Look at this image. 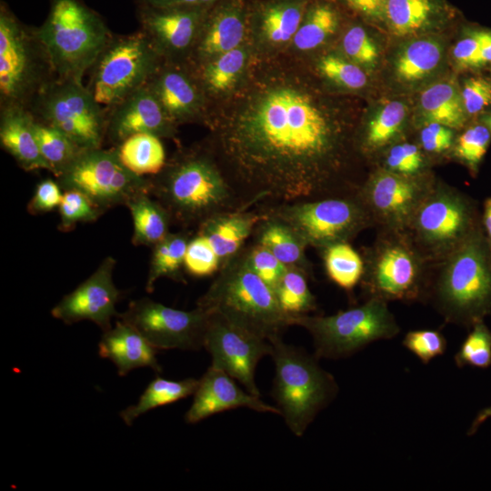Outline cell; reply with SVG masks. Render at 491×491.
<instances>
[{
	"label": "cell",
	"mask_w": 491,
	"mask_h": 491,
	"mask_svg": "<svg viewBox=\"0 0 491 491\" xmlns=\"http://www.w3.org/2000/svg\"><path fill=\"white\" fill-rule=\"evenodd\" d=\"M284 55V54H283ZM253 55L239 88L210 108L204 146L239 210L356 193L346 175L348 137L297 65Z\"/></svg>",
	"instance_id": "1"
},
{
	"label": "cell",
	"mask_w": 491,
	"mask_h": 491,
	"mask_svg": "<svg viewBox=\"0 0 491 491\" xmlns=\"http://www.w3.org/2000/svg\"><path fill=\"white\" fill-rule=\"evenodd\" d=\"M149 180V194L182 229H197L215 214L239 210L230 185L204 145L178 150Z\"/></svg>",
	"instance_id": "2"
},
{
	"label": "cell",
	"mask_w": 491,
	"mask_h": 491,
	"mask_svg": "<svg viewBox=\"0 0 491 491\" xmlns=\"http://www.w3.org/2000/svg\"><path fill=\"white\" fill-rule=\"evenodd\" d=\"M437 264L426 299L446 322L469 329L491 315V245L482 225Z\"/></svg>",
	"instance_id": "3"
},
{
	"label": "cell",
	"mask_w": 491,
	"mask_h": 491,
	"mask_svg": "<svg viewBox=\"0 0 491 491\" xmlns=\"http://www.w3.org/2000/svg\"><path fill=\"white\" fill-rule=\"evenodd\" d=\"M196 306L268 341L293 326V317L281 308L274 290L250 266L244 247L220 268Z\"/></svg>",
	"instance_id": "4"
},
{
	"label": "cell",
	"mask_w": 491,
	"mask_h": 491,
	"mask_svg": "<svg viewBox=\"0 0 491 491\" xmlns=\"http://www.w3.org/2000/svg\"><path fill=\"white\" fill-rule=\"evenodd\" d=\"M269 342L275 363L271 396L290 431L302 436L318 413L336 398L338 385L320 366L315 354L285 343L282 336Z\"/></svg>",
	"instance_id": "5"
},
{
	"label": "cell",
	"mask_w": 491,
	"mask_h": 491,
	"mask_svg": "<svg viewBox=\"0 0 491 491\" xmlns=\"http://www.w3.org/2000/svg\"><path fill=\"white\" fill-rule=\"evenodd\" d=\"M38 35L58 78L83 82L114 34L80 0H51Z\"/></svg>",
	"instance_id": "6"
},
{
	"label": "cell",
	"mask_w": 491,
	"mask_h": 491,
	"mask_svg": "<svg viewBox=\"0 0 491 491\" xmlns=\"http://www.w3.org/2000/svg\"><path fill=\"white\" fill-rule=\"evenodd\" d=\"M37 27L22 23L0 5V107L28 108L34 98L56 78Z\"/></svg>",
	"instance_id": "7"
},
{
	"label": "cell",
	"mask_w": 491,
	"mask_h": 491,
	"mask_svg": "<svg viewBox=\"0 0 491 491\" xmlns=\"http://www.w3.org/2000/svg\"><path fill=\"white\" fill-rule=\"evenodd\" d=\"M293 326H302L311 335L317 358L329 359L348 357L373 342L394 338L400 332L387 302L375 297L331 316H295Z\"/></svg>",
	"instance_id": "8"
},
{
	"label": "cell",
	"mask_w": 491,
	"mask_h": 491,
	"mask_svg": "<svg viewBox=\"0 0 491 491\" xmlns=\"http://www.w3.org/2000/svg\"><path fill=\"white\" fill-rule=\"evenodd\" d=\"M481 225L476 201L443 185H433L406 233L427 262H440Z\"/></svg>",
	"instance_id": "9"
},
{
	"label": "cell",
	"mask_w": 491,
	"mask_h": 491,
	"mask_svg": "<svg viewBox=\"0 0 491 491\" xmlns=\"http://www.w3.org/2000/svg\"><path fill=\"white\" fill-rule=\"evenodd\" d=\"M385 234L365 253L362 285L368 298L388 301L426 299L428 263L406 232Z\"/></svg>",
	"instance_id": "10"
},
{
	"label": "cell",
	"mask_w": 491,
	"mask_h": 491,
	"mask_svg": "<svg viewBox=\"0 0 491 491\" xmlns=\"http://www.w3.org/2000/svg\"><path fill=\"white\" fill-rule=\"evenodd\" d=\"M290 225L307 246L319 250L349 242L375 224L356 193L255 208Z\"/></svg>",
	"instance_id": "11"
},
{
	"label": "cell",
	"mask_w": 491,
	"mask_h": 491,
	"mask_svg": "<svg viewBox=\"0 0 491 491\" xmlns=\"http://www.w3.org/2000/svg\"><path fill=\"white\" fill-rule=\"evenodd\" d=\"M164 59L140 29L114 35L90 68L86 85L104 107H111L145 85Z\"/></svg>",
	"instance_id": "12"
},
{
	"label": "cell",
	"mask_w": 491,
	"mask_h": 491,
	"mask_svg": "<svg viewBox=\"0 0 491 491\" xmlns=\"http://www.w3.org/2000/svg\"><path fill=\"white\" fill-rule=\"evenodd\" d=\"M27 109L36 120L59 129L84 149L102 147L105 140L106 109L83 82L56 77Z\"/></svg>",
	"instance_id": "13"
},
{
	"label": "cell",
	"mask_w": 491,
	"mask_h": 491,
	"mask_svg": "<svg viewBox=\"0 0 491 491\" xmlns=\"http://www.w3.org/2000/svg\"><path fill=\"white\" fill-rule=\"evenodd\" d=\"M63 191L85 195L103 213L126 203L139 193H149L150 180L121 162L115 147L85 149L56 178Z\"/></svg>",
	"instance_id": "14"
},
{
	"label": "cell",
	"mask_w": 491,
	"mask_h": 491,
	"mask_svg": "<svg viewBox=\"0 0 491 491\" xmlns=\"http://www.w3.org/2000/svg\"><path fill=\"white\" fill-rule=\"evenodd\" d=\"M211 313L196 306L175 309L150 298L133 300L118 318L136 328L156 349L198 350Z\"/></svg>",
	"instance_id": "15"
},
{
	"label": "cell",
	"mask_w": 491,
	"mask_h": 491,
	"mask_svg": "<svg viewBox=\"0 0 491 491\" xmlns=\"http://www.w3.org/2000/svg\"><path fill=\"white\" fill-rule=\"evenodd\" d=\"M204 347L212 357V366L225 371L246 391L260 396L255 373L259 361L271 356L272 345L267 339L211 313Z\"/></svg>",
	"instance_id": "16"
},
{
	"label": "cell",
	"mask_w": 491,
	"mask_h": 491,
	"mask_svg": "<svg viewBox=\"0 0 491 491\" xmlns=\"http://www.w3.org/2000/svg\"><path fill=\"white\" fill-rule=\"evenodd\" d=\"M432 185L416 176L382 170L359 185L356 195L375 224H381L384 229L406 232Z\"/></svg>",
	"instance_id": "17"
},
{
	"label": "cell",
	"mask_w": 491,
	"mask_h": 491,
	"mask_svg": "<svg viewBox=\"0 0 491 491\" xmlns=\"http://www.w3.org/2000/svg\"><path fill=\"white\" fill-rule=\"evenodd\" d=\"M212 6L137 8L140 30L165 61L187 62Z\"/></svg>",
	"instance_id": "18"
},
{
	"label": "cell",
	"mask_w": 491,
	"mask_h": 491,
	"mask_svg": "<svg viewBox=\"0 0 491 491\" xmlns=\"http://www.w3.org/2000/svg\"><path fill=\"white\" fill-rule=\"evenodd\" d=\"M115 259L106 256L84 282L65 295L51 310V315L66 325L87 320L103 331L111 327V319L118 316L115 306L121 292L113 279Z\"/></svg>",
	"instance_id": "19"
},
{
	"label": "cell",
	"mask_w": 491,
	"mask_h": 491,
	"mask_svg": "<svg viewBox=\"0 0 491 491\" xmlns=\"http://www.w3.org/2000/svg\"><path fill=\"white\" fill-rule=\"evenodd\" d=\"M309 0H247L248 42L256 57L286 54Z\"/></svg>",
	"instance_id": "20"
},
{
	"label": "cell",
	"mask_w": 491,
	"mask_h": 491,
	"mask_svg": "<svg viewBox=\"0 0 491 491\" xmlns=\"http://www.w3.org/2000/svg\"><path fill=\"white\" fill-rule=\"evenodd\" d=\"M147 85L176 125L186 123L206 125L210 103L186 62L164 60Z\"/></svg>",
	"instance_id": "21"
},
{
	"label": "cell",
	"mask_w": 491,
	"mask_h": 491,
	"mask_svg": "<svg viewBox=\"0 0 491 491\" xmlns=\"http://www.w3.org/2000/svg\"><path fill=\"white\" fill-rule=\"evenodd\" d=\"M106 109L105 139L117 146L136 134L175 138L176 125L165 114L147 84Z\"/></svg>",
	"instance_id": "22"
},
{
	"label": "cell",
	"mask_w": 491,
	"mask_h": 491,
	"mask_svg": "<svg viewBox=\"0 0 491 491\" xmlns=\"http://www.w3.org/2000/svg\"><path fill=\"white\" fill-rule=\"evenodd\" d=\"M247 41V0L220 1L210 8L186 63L201 65Z\"/></svg>",
	"instance_id": "23"
},
{
	"label": "cell",
	"mask_w": 491,
	"mask_h": 491,
	"mask_svg": "<svg viewBox=\"0 0 491 491\" xmlns=\"http://www.w3.org/2000/svg\"><path fill=\"white\" fill-rule=\"evenodd\" d=\"M239 407L280 415L276 406L265 403L260 396L244 391L228 374L210 366L198 379L192 405L185 419L188 424H196L215 414Z\"/></svg>",
	"instance_id": "24"
},
{
	"label": "cell",
	"mask_w": 491,
	"mask_h": 491,
	"mask_svg": "<svg viewBox=\"0 0 491 491\" xmlns=\"http://www.w3.org/2000/svg\"><path fill=\"white\" fill-rule=\"evenodd\" d=\"M156 350L136 328L120 318L104 331L98 344L99 356L113 362L121 376L139 367L161 372Z\"/></svg>",
	"instance_id": "25"
},
{
	"label": "cell",
	"mask_w": 491,
	"mask_h": 491,
	"mask_svg": "<svg viewBox=\"0 0 491 491\" xmlns=\"http://www.w3.org/2000/svg\"><path fill=\"white\" fill-rule=\"evenodd\" d=\"M253 58L247 41L239 47L224 53L201 65L191 66L210 105L232 95L244 82Z\"/></svg>",
	"instance_id": "26"
},
{
	"label": "cell",
	"mask_w": 491,
	"mask_h": 491,
	"mask_svg": "<svg viewBox=\"0 0 491 491\" xmlns=\"http://www.w3.org/2000/svg\"><path fill=\"white\" fill-rule=\"evenodd\" d=\"M34 125L35 117L27 108L0 107V144L25 171H49L40 152Z\"/></svg>",
	"instance_id": "27"
},
{
	"label": "cell",
	"mask_w": 491,
	"mask_h": 491,
	"mask_svg": "<svg viewBox=\"0 0 491 491\" xmlns=\"http://www.w3.org/2000/svg\"><path fill=\"white\" fill-rule=\"evenodd\" d=\"M264 217L257 209L222 212L205 220L195 233L207 238L222 267L240 252L245 241Z\"/></svg>",
	"instance_id": "28"
},
{
	"label": "cell",
	"mask_w": 491,
	"mask_h": 491,
	"mask_svg": "<svg viewBox=\"0 0 491 491\" xmlns=\"http://www.w3.org/2000/svg\"><path fill=\"white\" fill-rule=\"evenodd\" d=\"M446 0H387L386 26L404 37L437 29L455 16Z\"/></svg>",
	"instance_id": "29"
},
{
	"label": "cell",
	"mask_w": 491,
	"mask_h": 491,
	"mask_svg": "<svg viewBox=\"0 0 491 491\" xmlns=\"http://www.w3.org/2000/svg\"><path fill=\"white\" fill-rule=\"evenodd\" d=\"M346 16L337 0H309L288 51L297 55L319 48L339 31Z\"/></svg>",
	"instance_id": "30"
},
{
	"label": "cell",
	"mask_w": 491,
	"mask_h": 491,
	"mask_svg": "<svg viewBox=\"0 0 491 491\" xmlns=\"http://www.w3.org/2000/svg\"><path fill=\"white\" fill-rule=\"evenodd\" d=\"M254 242L266 247L286 267H296L312 274V264L306 255V244L284 221L269 215L256 225Z\"/></svg>",
	"instance_id": "31"
},
{
	"label": "cell",
	"mask_w": 491,
	"mask_h": 491,
	"mask_svg": "<svg viewBox=\"0 0 491 491\" xmlns=\"http://www.w3.org/2000/svg\"><path fill=\"white\" fill-rule=\"evenodd\" d=\"M149 193L142 192L125 205L133 220L132 244L154 246L170 233L173 223L168 211Z\"/></svg>",
	"instance_id": "32"
},
{
	"label": "cell",
	"mask_w": 491,
	"mask_h": 491,
	"mask_svg": "<svg viewBox=\"0 0 491 491\" xmlns=\"http://www.w3.org/2000/svg\"><path fill=\"white\" fill-rule=\"evenodd\" d=\"M419 105L426 123H438L452 129L465 125L467 114L461 92L450 81L438 82L424 90Z\"/></svg>",
	"instance_id": "33"
},
{
	"label": "cell",
	"mask_w": 491,
	"mask_h": 491,
	"mask_svg": "<svg viewBox=\"0 0 491 491\" xmlns=\"http://www.w3.org/2000/svg\"><path fill=\"white\" fill-rule=\"evenodd\" d=\"M191 237L190 230L170 232L164 239L152 246L145 283L147 293L154 291L155 283L162 277L185 282L182 270L185 268V251Z\"/></svg>",
	"instance_id": "34"
},
{
	"label": "cell",
	"mask_w": 491,
	"mask_h": 491,
	"mask_svg": "<svg viewBox=\"0 0 491 491\" xmlns=\"http://www.w3.org/2000/svg\"><path fill=\"white\" fill-rule=\"evenodd\" d=\"M115 147L124 165L141 176L158 174L167 161L161 138L151 134L131 135Z\"/></svg>",
	"instance_id": "35"
},
{
	"label": "cell",
	"mask_w": 491,
	"mask_h": 491,
	"mask_svg": "<svg viewBox=\"0 0 491 491\" xmlns=\"http://www.w3.org/2000/svg\"><path fill=\"white\" fill-rule=\"evenodd\" d=\"M197 385L198 379L192 377L169 380L157 376L148 384L136 404L120 412V417L127 426H131L138 416L152 409L194 395Z\"/></svg>",
	"instance_id": "36"
},
{
	"label": "cell",
	"mask_w": 491,
	"mask_h": 491,
	"mask_svg": "<svg viewBox=\"0 0 491 491\" xmlns=\"http://www.w3.org/2000/svg\"><path fill=\"white\" fill-rule=\"evenodd\" d=\"M441 44L433 37H420L409 42L398 53L395 70L403 82H416L429 75L440 64Z\"/></svg>",
	"instance_id": "37"
},
{
	"label": "cell",
	"mask_w": 491,
	"mask_h": 491,
	"mask_svg": "<svg viewBox=\"0 0 491 491\" xmlns=\"http://www.w3.org/2000/svg\"><path fill=\"white\" fill-rule=\"evenodd\" d=\"M34 127L40 152L55 178L85 150L59 129L35 118Z\"/></svg>",
	"instance_id": "38"
},
{
	"label": "cell",
	"mask_w": 491,
	"mask_h": 491,
	"mask_svg": "<svg viewBox=\"0 0 491 491\" xmlns=\"http://www.w3.org/2000/svg\"><path fill=\"white\" fill-rule=\"evenodd\" d=\"M320 251L328 277L338 286L350 291L361 281L363 257L348 242L332 244Z\"/></svg>",
	"instance_id": "39"
},
{
	"label": "cell",
	"mask_w": 491,
	"mask_h": 491,
	"mask_svg": "<svg viewBox=\"0 0 491 491\" xmlns=\"http://www.w3.org/2000/svg\"><path fill=\"white\" fill-rule=\"evenodd\" d=\"M302 269L287 267L275 293L281 308L292 317L309 315L316 309V301L312 294L307 278Z\"/></svg>",
	"instance_id": "40"
},
{
	"label": "cell",
	"mask_w": 491,
	"mask_h": 491,
	"mask_svg": "<svg viewBox=\"0 0 491 491\" xmlns=\"http://www.w3.org/2000/svg\"><path fill=\"white\" fill-rule=\"evenodd\" d=\"M406 114L407 108L400 101L386 104L367 123L362 145L373 151L389 144L401 132Z\"/></svg>",
	"instance_id": "41"
},
{
	"label": "cell",
	"mask_w": 491,
	"mask_h": 491,
	"mask_svg": "<svg viewBox=\"0 0 491 491\" xmlns=\"http://www.w3.org/2000/svg\"><path fill=\"white\" fill-rule=\"evenodd\" d=\"M316 69L326 80L347 90H359L367 82L362 66L337 54L322 55L316 61Z\"/></svg>",
	"instance_id": "42"
},
{
	"label": "cell",
	"mask_w": 491,
	"mask_h": 491,
	"mask_svg": "<svg viewBox=\"0 0 491 491\" xmlns=\"http://www.w3.org/2000/svg\"><path fill=\"white\" fill-rule=\"evenodd\" d=\"M456 366H491V329L485 320L475 323L454 356Z\"/></svg>",
	"instance_id": "43"
},
{
	"label": "cell",
	"mask_w": 491,
	"mask_h": 491,
	"mask_svg": "<svg viewBox=\"0 0 491 491\" xmlns=\"http://www.w3.org/2000/svg\"><path fill=\"white\" fill-rule=\"evenodd\" d=\"M491 143V132L483 124H475L466 128L454 145V155L476 175Z\"/></svg>",
	"instance_id": "44"
},
{
	"label": "cell",
	"mask_w": 491,
	"mask_h": 491,
	"mask_svg": "<svg viewBox=\"0 0 491 491\" xmlns=\"http://www.w3.org/2000/svg\"><path fill=\"white\" fill-rule=\"evenodd\" d=\"M58 212V229L62 232L73 230L79 223L94 222L104 214L85 195L76 190L64 191Z\"/></svg>",
	"instance_id": "45"
},
{
	"label": "cell",
	"mask_w": 491,
	"mask_h": 491,
	"mask_svg": "<svg viewBox=\"0 0 491 491\" xmlns=\"http://www.w3.org/2000/svg\"><path fill=\"white\" fill-rule=\"evenodd\" d=\"M344 55L362 67L373 66L378 58V47L360 23L352 22L342 36Z\"/></svg>",
	"instance_id": "46"
},
{
	"label": "cell",
	"mask_w": 491,
	"mask_h": 491,
	"mask_svg": "<svg viewBox=\"0 0 491 491\" xmlns=\"http://www.w3.org/2000/svg\"><path fill=\"white\" fill-rule=\"evenodd\" d=\"M221 263L210 242L195 233L190 239L185 256V270L191 276L205 277L218 272Z\"/></svg>",
	"instance_id": "47"
},
{
	"label": "cell",
	"mask_w": 491,
	"mask_h": 491,
	"mask_svg": "<svg viewBox=\"0 0 491 491\" xmlns=\"http://www.w3.org/2000/svg\"><path fill=\"white\" fill-rule=\"evenodd\" d=\"M402 344L425 365L444 355L447 346L445 336L436 329L411 330L406 334Z\"/></svg>",
	"instance_id": "48"
},
{
	"label": "cell",
	"mask_w": 491,
	"mask_h": 491,
	"mask_svg": "<svg viewBox=\"0 0 491 491\" xmlns=\"http://www.w3.org/2000/svg\"><path fill=\"white\" fill-rule=\"evenodd\" d=\"M244 249L252 269L275 292L287 267L259 244L253 242Z\"/></svg>",
	"instance_id": "49"
},
{
	"label": "cell",
	"mask_w": 491,
	"mask_h": 491,
	"mask_svg": "<svg viewBox=\"0 0 491 491\" xmlns=\"http://www.w3.org/2000/svg\"><path fill=\"white\" fill-rule=\"evenodd\" d=\"M386 166V170L396 174L416 176L424 166V157L416 145L398 144L388 150Z\"/></svg>",
	"instance_id": "50"
},
{
	"label": "cell",
	"mask_w": 491,
	"mask_h": 491,
	"mask_svg": "<svg viewBox=\"0 0 491 491\" xmlns=\"http://www.w3.org/2000/svg\"><path fill=\"white\" fill-rule=\"evenodd\" d=\"M467 115H475L491 105V83L476 76L466 79L460 91Z\"/></svg>",
	"instance_id": "51"
},
{
	"label": "cell",
	"mask_w": 491,
	"mask_h": 491,
	"mask_svg": "<svg viewBox=\"0 0 491 491\" xmlns=\"http://www.w3.org/2000/svg\"><path fill=\"white\" fill-rule=\"evenodd\" d=\"M58 182L45 179L37 184L34 195L27 205L31 215H40L58 208L64 193Z\"/></svg>",
	"instance_id": "52"
},
{
	"label": "cell",
	"mask_w": 491,
	"mask_h": 491,
	"mask_svg": "<svg viewBox=\"0 0 491 491\" xmlns=\"http://www.w3.org/2000/svg\"><path fill=\"white\" fill-rule=\"evenodd\" d=\"M337 2L346 14L368 23L386 26L387 0H337Z\"/></svg>",
	"instance_id": "53"
},
{
	"label": "cell",
	"mask_w": 491,
	"mask_h": 491,
	"mask_svg": "<svg viewBox=\"0 0 491 491\" xmlns=\"http://www.w3.org/2000/svg\"><path fill=\"white\" fill-rule=\"evenodd\" d=\"M454 131L438 123H426L420 133L422 147L429 153L440 154L454 146Z\"/></svg>",
	"instance_id": "54"
},
{
	"label": "cell",
	"mask_w": 491,
	"mask_h": 491,
	"mask_svg": "<svg viewBox=\"0 0 491 491\" xmlns=\"http://www.w3.org/2000/svg\"><path fill=\"white\" fill-rule=\"evenodd\" d=\"M481 48L477 29L469 30L466 36L456 43L453 50L456 63L463 67H475Z\"/></svg>",
	"instance_id": "55"
},
{
	"label": "cell",
	"mask_w": 491,
	"mask_h": 491,
	"mask_svg": "<svg viewBox=\"0 0 491 491\" xmlns=\"http://www.w3.org/2000/svg\"><path fill=\"white\" fill-rule=\"evenodd\" d=\"M223 0H135L137 8H180L212 6Z\"/></svg>",
	"instance_id": "56"
},
{
	"label": "cell",
	"mask_w": 491,
	"mask_h": 491,
	"mask_svg": "<svg viewBox=\"0 0 491 491\" xmlns=\"http://www.w3.org/2000/svg\"><path fill=\"white\" fill-rule=\"evenodd\" d=\"M481 40V48L475 63V67H480L491 63V30L477 29Z\"/></svg>",
	"instance_id": "57"
},
{
	"label": "cell",
	"mask_w": 491,
	"mask_h": 491,
	"mask_svg": "<svg viewBox=\"0 0 491 491\" xmlns=\"http://www.w3.org/2000/svg\"><path fill=\"white\" fill-rule=\"evenodd\" d=\"M489 418H491V406H486L478 411L468 427L466 436H474L479 427Z\"/></svg>",
	"instance_id": "58"
},
{
	"label": "cell",
	"mask_w": 491,
	"mask_h": 491,
	"mask_svg": "<svg viewBox=\"0 0 491 491\" xmlns=\"http://www.w3.org/2000/svg\"><path fill=\"white\" fill-rule=\"evenodd\" d=\"M481 225L483 231L491 245V196L484 202L481 214Z\"/></svg>",
	"instance_id": "59"
},
{
	"label": "cell",
	"mask_w": 491,
	"mask_h": 491,
	"mask_svg": "<svg viewBox=\"0 0 491 491\" xmlns=\"http://www.w3.org/2000/svg\"><path fill=\"white\" fill-rule=\"evenodd\" d=\"M481 123H483L491 132V113L483 115L481 116Z\"/></svg>",
	"instance_id": "60"
}]
</instances>
